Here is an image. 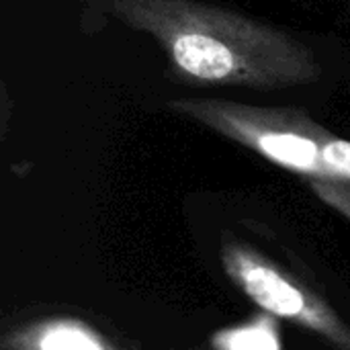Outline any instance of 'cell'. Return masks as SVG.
I'll return each instance as SVG.
<instances>
[{
    "label": "cell",
    "instance_id": "1",
    "mask_svg": "<svg viewBox=\"0 0 350 350\" xmlns=\"http://www.w3.org/2000/svg\"><path fill=\"white\" fill-rule=\"evenodd\" d=\"M103 14L150 35L180 82L279 90L322 76L299 37L201 0H94Z\"/></svg>",
    "mask_w": 350,
    "mask_h": 350
},
{
    "label": "cell",
    "instance_id": "2",
    "mask_svg": "<svg viewBox=\"0 0 350 350\" xmlns=\"http://www.w3.org/2000/svg\"><path fill=\"white\" fill-rule=\"evenodd\" d=\"M168 109L299 174L304 180L334 178L350 183V139L336 135L301 109L203 96L172 98Z\"/></svg>",
    "mask_w": 350,
    "mask_h": 350
},
{
    "label": "cell",
    "instance_id": "4",
    "mask_svg": "<svg viewBox=\"0 0 350 350\" xmlns=\"http://www.w3.org/2000/svg\"><path fill=\"white\" fill-rule=\"evenodd\" d=\"M2 350H123L82 318L45 316L21 322L2 334Z\"/></svg>",
    "mask_w": 350,
    "mask_h": 350
},
{
    "label": "cell",
    "instance_id": "3",
    "mask_svg": "<svg viewBox=\"0 0 350 350\" xmlns=\"http://www.w3.org/2000/svg\"><path fill=\"white\" fill-rule=\"evenodd\" d=\"M221 267L230 281L267 316L297 324L336 350H350V324L332 304L254 246L238 240L226 242Z\"/></svg>",
    "mask_w": 350,
    "mask_h": 350
},
{
    "label": "cell",
    "instance_id": "5",
    "mask_svg": "<svg viewBox=\"0 0 350 350\" xmlns=\"http://www.w3.org/2000/svg\"><path fill=\"white\" fill-rule=\"evenodd\" d=\"M306 185L324 205L338 211L350 221V183L334 178H310Z\"/></svg>",
    "mask_w": 350,
    "mask_h": 350
}]
</instances>
